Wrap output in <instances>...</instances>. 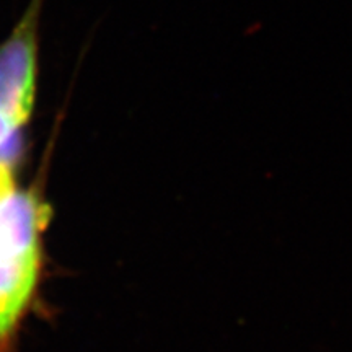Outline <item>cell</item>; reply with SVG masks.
Listing matches in <instances>:
<instances>
[{"mask_svg":"<svg viewBox=\"0 0 352 352\" xmlns=\"http://www.w3.org/2000/svg\"><path fill=\"white\" fill-rule=\"evenodd\" d=\"M19 127L15 122L8 120L0 113V162L8 165L12 168L13 162L19 157L20 139H19Z\"/></svg>","mask_w":352,"mask_h":352,"instance_id":"obj_3","label":"cell"},{"mask_svg":"<svg viewBox=\"0 0 352 352\" xmlns=\"http://www.w3.org/2000/svg\"><path fill=\"white\" fill-rule=\"evenodd\" d=\"M50 215L34 192L13 191L0 202V346L12 336L36 287L39 241Z\"/></svg>","mask_w":352,"mask_h":352,"instance_id":"obj_1","label":"cell"},{"mask_svg":"<svg viewBox=\"0 0 352 352\" xmlns=\"http://www.w3.org/2000/svg\"><path fill=\"white\" fill-rule=\"evenodd\" d=\"M44 0H30L0 43V113L23 127L32 116L39 72V26Z\"/></svg>","mask_w":352,"mask_h":352,"instance_id":"obj_2","label":"cell"},{"mask_svg":"<svg viewBox=\"0 0 352 352\" xmlns=\"http://www.w3.org/2000/svg\"><path fill=\"white\" fill-rule=\"evenodd\" d=\"M13 191H15V188H13L12 168L3 162H0V202L6 201Z\"/></svg>","mask_w":352,"mask_h":352,"instance_id":"obj_4","label":"cell"}]
</instances>
